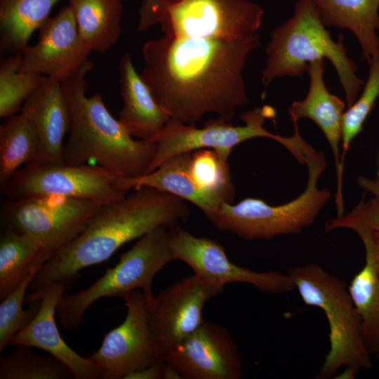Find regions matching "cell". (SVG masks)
Wrapping results in <instances>:
<instances>
[{
	"label": "cell",
	"instance_id": "cell-25",
	"mask_svg": "<svg viewBox=\"0 0 379 379\" xmlns=\"http://www.w3.org/2000/svg\"><path fill=\"white\" fill-rule=\"evenodd\" d=\"M59 0H0L1 51L22 53Z\"/></svg>",
	"mask_w": 379,
	"mask_h": 379
},
{
	"label": "cell",
	"instance_id": "cell-33",
	"mask_svg": "<svg viewBox=\"0 0 379 379\" xmlns=\"http://www.w3.org/2000/svg\"><path fill=\"white\" fill-rule=\"evenodd\" d=\"M164 361H157L151 366L128 374L124 379H163Z\"/></svg>",
	"mask_w": 379,
	"mask_h": 379
},
{
	"label": "cell",
	"instance_id": "cell-31",
	"mask_svg": "<svg viewBox=\"0 0 379 379\" xmlns=\"http://www.w3.org/2000/svg\"><path fill=\"white\" fill-rule=\"evenodd\" d=\"M38 270L33 271L12 293L1 300L0 304V353L9 345L18 332L27 327L37 314L41 299L29 304L23 310L26 291Z\"/></svg>",
	"mask_w": 379,
	"mask_h": 379
},
{
	"label": "cell",
	"instance_id": "cell-30",
	"mask_svg": "<svg viewBox=\"0 0 379 379\" xmlns=\"http://www.w3.org/2000/svg\"><path fill=\"white\" fill-rule=\"evenodd\" d=\"M369 71L366 81L359 98L347 107L343 118L342 154L340 164L343 168L345 157L352 141L361 131L364 122L379 99V56L368 63Z\"/></svg>",
	"mask_w": 379,
	"mask_h": 379
},
{
	"label": "cell",
	"instance_id": "cell-1",
	"mask_svg": "<svg viewBox=\"0 0 379 379\" xmlns=\"http://www.w3.org/2000/svg\"><path fill=\"white\" fill-rule=\"evenodd\" d=\"M259 46V36L226 40L164 34L143 45L140 76L171 119L196 124L213 112L230 121L248 102L243 71Z\"/></svg>",
	"mask_w": 379,
	"mask_h": 379
},
{
	"label": "cell",
	"instance_id": "cell-21",
	"mask_svg": "<svg viewBox=\"0 0 379 379\" xmlns=\"http://www.w3.org/2000/svg\"><path fill=\"white\" fill-rule=\"evenodd\" d=\"M119 72L123 99L119 121L133 138L150 140L171 118L158 105L150 89L136 72L128 53L120 58Z\"/></svg>",
	"mask_w": 379,
	"mask_h": 379
},
{
	"label": "cell",
	"instance_id": "cell-9",
	"mask_svg": "<svg viewBox=\"0 0 379 379\" xmlns=\"http://www.w3.org/2000/svg\"><path fill=\"white\" fill-rule=\"evenodd\" d=\"M275 115L274 107L264 105L242 113L240 118L244 122L243 126H234L220 117L208 119L201 128L170 119L163 129L149 140L157 143V149L147 173L154 171L175 154L199 149H214L222 159L228 161L235 146L256 138L274 140L286 147L294 157H298L304 143L299 131H295L291 137L285 138L265 128V120L274 118Z\"/></svg>",
	"mask_w": 379,
	"mask_h": 379
},
{
	"label": "cell",
	"instance_id": "cell-36",
	"mask_svg": "<svg viewBox=\"0 0 379 379\" xmlns=\"http://www.w3.org/2000/svg\"><path fill=\"white\" fill-rule=\"evenodd\" d=\"M378 178H379V171H378Z\"/></svg>",
	"mask_w": 379,
	"mask_h": 379
},
{
	"label": "cell",
	"instance_id": "cell-11",
	"mask_svg": "<svg viewBox=\"0 0 379 379\" xmlns=\"http://www.w3.org/2000/svg\"><path fill=\"white\" fill-rule=\"evenodd\" d=\"M102 205L60 196L8 199L2 206V228L32 237L53 255L85 230Z\"/></svg>",
	"mask_w": 379,
	"mask_h": 379
},
{
	"label": "cell",
	"instance_id": "cell-26",
	"mask_svg": "<svg viewBox=\"0 0 379 379\" xmlns=\"http://www.w3.org/2000/svg\"><path fill=\"white\" fill-rule=\"evenodd\" d=\"M41 161V148L31 121L22 113L4 118L0 126V189L23 166Z\"/></svg>",
	"mask_w": 379,
	"mask_h": 379
},
{
	"label": "cell",
	"instance_id": "cell-32",
	"mask_svg": "<svg viewBox=\"0 0 379 379\" xmlns=\"http://www.w3.org/2000/svg\"><path fill=\"white\" fill-rule=\"evenodd\" d=\"M357 181L361 188L374 195L368 201H364V215L369 227L379 234V180L359 176Z\"/></svg>",
	"mask_w": 379,
	"mask_h": 379
},
{
	"label": "cell",
	"instance_id": "cell-19",
	"mask_svg": "<svg viewBox=\"0 0 379 379\" xmlns=\"http://www.w3.org/2000/svg\"><path fill=\"white\" fill-rule=\"evenodd\" d=\"M324 60L310 63L307 72L310 86L306 97L294 101L288 112L293 124L302 118L314 122L323 132L331 147L336 168L337 193L335 203L338 211H343L342 192L343 168L340 164V143L342 141V124L346 104L338 96L331 93L324 81Z\"/></svg>",
	"mask_w": 379,
	"mask_h": 379
},
{
	"label": "cell",
	"instance_id": "cell-14",
	"mask_svg": "<svg viewBox=\"0 0 379 379\" xmlns=\"http://www.w3.org/2000/svg\"><path fill=\"white\" fill-rule=\"evenodd\" d=\"M124 300V320L105 334L99 349L89 357L100 379H124L159 361L142 291L134 290Z\"/></svg>",
	"mask_w": 379,
	"mask_h": 379
},
{
	"label": "cell",
	"instance_id": "cell-35",
	"mask_svg": "<svg viewBox=\"0 0 379 379\" xmlns=\"http://www.w3.org/2000/svg\"><path fill=\"white\" fill-rule=\"evenodd\" d=\"M377 272L379 277V253L377 258Z\"/></svg>",
	"mask_w": 379,
	"mask_h": 379
},
{
	"label": "cell",
	"instance_id": "cell-10",
	"mask_svg": "<svg viewBox=\"0 0 379 379\" xmlns=\"http://www.w3.org/2000/svg\"><path fill=\"white\" fill-rule=\"evenodd\" d=\"M121 178L95 164L32 162L21 167L1 192L8 199L60 196L104 205L127 196Z\"/></svg>",
	"mask_w": 379,
	"mask_h": 379
},
{
	"label": "cell",
	"instance_id": "cell-7",
	"mask_svg": "<svg viewBox=\"0 0 379 379\" xmlns=\"http://www.w3.org/2000/svg\"><path fill=\"white\" fill-rule=\"evenodd\" d=\"M138 29L165 35L246 40L259 36L263 8L251 0H142Z\"/></svg>",
	"mask_w": 379,
	"mask_h": 379
},
{
	"label": "cell",
	"instance_id": "cell-13",
	"mask_svg": "<svg viewBox=\"0 0 379 379\" xmlns=\"http://www.w3.org/2000/svg\"><path fill=\"white\" fill-rule=\"evenodd\" d=\"M170 241L175 260L188 265L194 274L217 286L251 284L262 292L273 294L295 289L291 277L279 272H258L231 262L222 245L207 237H198L180 225L169 227Z\"/></svg>",
	"mask_w": 379,
	"mask_h": 379
},
{
	"label": "cell",
	"instance_id": "cell-3",
	"mask_svg": "<svg viewBox=\"0 0 379 379\" xmlns=\"http://www.w3.org/2000/svg\"><path fill=\"white\" fill-rule=\"evenodd\" d=\"M93 65L88 60L61 81L70 117L63 163L84 165L93 161L123 178L140 177L147 173L157 152V143L134 139L113 117L100 93L86 95V75Z\"/></svg>",
	"mask_w": 379,
	"mask_h": 379
},
{
	"label": "cell",
	"instance_id": "cell-23",
	"mask_svg": "<svg viewBox=\"0 0 379 379\" xmlns=\"http://www.w3.org/2000/svg\"><path fill=\"white\" fill-rule=\"evenodd\" d=\"M78 32L91 51L104 53L119 39L123 0H67Z\"/></svg>",
	"mask_w": 379,
	"mask_h": 379
},
{
	"label": "cell",
	"instance_id": "cell-22",
	"mask_svg": "<svg viewBox=\"0 0 379 379\" xmlns=\"http://www.w3.org/2000/svg\"><path fill=\"white\" fill-rule=\"evenodd\" d=\"M326 27L351 31L368 63L379 56V0H311Z\"/></svg>",
	"mask_w": 379,
	"mask_h": 379
},
{
	"label": "cell",
	"instance_id": "cell-17",
	"mask_svg": "<svg viewBox=\"0 0 379 379\" xmlns=\"http://www.w3.org/2000/svg\"><path fill=\"white\" fill-rule=\"evenodd\" d=\"M364 200L347 215L328 220L331 230L347 228L361 239L365 251V262L352 278L348 290L361 319L363 337L369 353L379 360V277L377 258L379 234L367 224L364 215Z\"/></svg>",
	"mask_w": 379,
	"mask_h": 379
},
{
	"label": "cell",
	"instance_id": "cell-2",
	"mask_svg": "<svg viewBox=\"0 0 379 379\" xmlns=\"http://www.w3.org/2000/svg\"><path fill=\"white\" fill-rule=\"evenodd\" d=\"M135 190L121 200L102 205L79 236L44 262L29 292L54 282L67 287L81 270L108 260L126 243L189 218L190 208L182 199L150 187Z\"/></svg>",
	"mask_w": 379,
	"mask_h": 379
},
{
	"label": "cell",
	"instance_id": "cell-20",
	"mask_svg": "<svg viewBox=\"0 0 379 379\" xmlns=\"http://www.w3.org/2000/svg\"><path fill=\"white\" fill-rule=\"evenodd\" d=\"M20 113L32 124L41 148V161L64 164V138L69 128V111L60 81L47 77L25 102Z\"/></svg>",
	"mask_w": 379,
	"mask_h": 379
},
{
	"label": "cell",
	"instance_id": "cell-5",
	"mask_svg": "<svg viewBox=\"0 0 379 379\" xmlns=\"http://www.w3.org/2000/svg\"><path fill=\"white\" fill-rule=\"evenodd\" d=\"M303 302L324 312L329 327V350L316 378H333L342 367L357 373L373 366L361 319L345 282L316 263L291 268L287 273Z\"/></svg>",
	"mask_w": 379,
	"mask_h": 379
},
{
	"label": "cell",
	"instance_id": "cell-37",
	"mask_svg": "<svg viewBox=\"0 0 379 379\" xmlns=\"http://www.w3.org/2000/svg\"><path fill=\"white\" fill-rule=\"evenodd\" d=\"M123 1H125V0H123Z\"/></svg>",
	"mask_w": 379,
	"mask_h": 379
},
{
	"label": "cell",
	"instance_id": "cell-28",
	"mask_svg": "<svg viewBox=\"0 0 379 379\" xmlns=\"http://www.w3.org/2000/svg\"><path fill=\"white\" fill-rule=\"evenodd\" d=\"M30 347L20 345L0 357V379H72V371L56 357L39 355Z\"/></svg>",
	"mask_w": 379,
	"mask_h": 379
},
{
	"label": "cell",
	"instance_id": "cell-4",
	"mask_svg": "<svg viewBox=\"0 0 379 379\" xmlns=\"http://www.w3.org/2000/svg\"><path fill=\"white\" fill-rule=\"evenodd\" d=\"M344 36L333 39L311 0H298L293 15L270 34L265 48L267 60L262 73V95L278 77H301L310 62L327 59L335 68L344 89L347 107L352 105L364 82L347 56Z\"/></svg>",
	"mask_w": 379,
	"mask_h": 379
},
{
	"label": "cell",
	"instance_id": "cell-24",
	"mask_svg": "<svg viewBox=\"0 0 379 379\" xmlns=\"http://www.w3.org/2000/svg\"><path fill=\"white\" fill-rule=\"evenodd\" d=\"M52 255L32 237L2 228L0 236V300L12 293Z\"/></svg>",
	"mask_w": 379,
	"mask_h": 379
},
{
	"label": "cell",
	"instance_id": "cell-34",
	"mask_svg": "<svg viewBox=\"0 0 379 379\" xmlns=\"http://www.w3.org/2000/svg\"><path fill=\"white\" fill-rule=\"evenodd\" d=\"M163 379H182L180 373L173 366L164 361Z\"/></svg>",
	"mask_w": 379,
	"mask_h": 379
},
{
	"label": "cell",
	"instance_id": "cell-12",
	"mask_svg": "<svg viewBox=\"0 0 379 379\" xmlns=\"http://www.w3.org/2000/svg\"><path fill=\"white\" fill-rule=\"evenodd\" d=\"M223 291L224 287L193 274L161 291L146 305L159 360L203 323L205 304Z\"/></svg>",
	"mask_w": 379,
	"mask_h": 379
},
{
	"label": "cell",
	"instance_id": "cell-15",
	"mask_svg": "<svg viewBox=\"0 0 379 379\" xmlns=\"http://www.w3.org/2000/svg\"><path fill=\"white\" fill-rule=\"evenodd\" d=\"M162 361L182 379H240L244 373L239 349L223 326L205 321L169 350Z\"/></svg>",
	"mask_w": 379,
	"mask_h": 379
},
{
	"label": "cell",
	"instance_id": "cell-16",
	"mask_svg": "<svg viewBox=\"0 0 379 379\" xmlns=\"http://www.w3.org/2000/svg\"><path fill=\"white\" fill-rule=\"evenodd\" d=\"M38 42L22 52L21 69L62 81L88 60L91 52L81 41L67 5L39 28Z\"/></svg>",
	"mask_w": 379,
	"mask_h": 379
},
{
	"label": "cell",
	"instance_id": "cell-6",
	"mask_svg": "<svg viewBox=\"0 0 379 379\" xmlns=\"http://www.w3.org/2000/svg\"><path fill=\"white\" fill-rule=\"evenodd\" d=\"M305 164L308 168L307 186L295 199L271 206L260 199L246 198L234 205L223 203L206 218L218 230L247 240L300 232L314 222L331 197L328 189L317 187L318 179L327 167L323 152L312 148Z\"/></svg>",
	"mask_w": 379,
	"mask_h": 379
},
{
	"label": "cell",
	"instance_id": "cell-18",
	"mask_svg": "<svg viewBox=\"0 0 379 379\" xmlns=\"http://www.w3.org/2000/svg\"><path fill=\"white\" fill-rule=\"evenodd\" d=\"M66 288L62 282H54L26 295L25 303L29 305L41 299V306L32 321L13 336L9 345L46 351L68 366L75 379H100L98 370L91 359L81 357L70 348L57 327L56 309Z\"/></svg>",
	"mask_w": 379,
	"mask_h": 379
},
{
	"label": "cell",
	"instance_id": "cell-8",
	"mask_svg": "<svg viewBox=\"0 0 379 379\" xmlns=\"http://www.w3.org/2000/svg\"><path fill=\"white\" fill-rule=\"evenodd\" d=\"M175 260L170 241L169 227H158L145 234L128 251L122 254L113 267L87 288L73 294H64L56 314L62 328L77 331L82 318L96 300L103 298H125L140 289L146 305L154 298L152 284L156 274Z\"/></svg>",
	"mask_w": 379,
	"mask_h": 379
},
{
	"label": "cell",
	"instance_id": "cell-27",
	"mask_svg": "<svg viewBox=\"0 0 379 379\" xmlns=\"http://www.w3.org/2000/svg\"><path fill=\"white\" fill-rule=\"evenodd\" d=\"M22 53L10 54L0 65V117L6 118L21 111L27 99L47 77L21 69Z\"/></svg>",
	"mask_w": 379,
	"mask_h": 379
},
{
	"label": "cell",
	"instance_id": "cell-29",
	"mask_svg": "<svg viewBox=\"0 0 379 379\" xmlns=\"http://www.w3.org/2000/svg\"><path fill=\"white\" fill-rule=\"evenodd\" d=\"M188 170L201 190L222 202L232 203L235 189L228 161L222 159L214 149H199L190 152Z\"/></svg>",
	"mask_w": 379,
	"mask_h": 379
}]
</instances>
